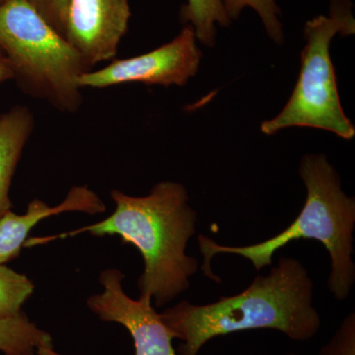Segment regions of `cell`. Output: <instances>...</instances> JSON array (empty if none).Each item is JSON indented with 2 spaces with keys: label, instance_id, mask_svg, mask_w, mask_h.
I'll list each match as a JSON object with an SVG mask.
<instances>
[{
  "label": "cell",
  "instance_id": "cell-1",
  "mask_svg": "<svg viewBox=\"0 0 355 355\" xmlns=\"http://www.w3.org/2000/svg\"><path fill=\"white\" fill-rule=\"evenodd\" d=\"M313 293L314 284L305 266L284 257L241 293L207 305L182 301L160 316L182 342L178 355H198L217 336L263 329L282 331L294 342H308L322 326Z\"/></svg>",
  "mask_w": 355,
  "mask_h": 355
},
{
  "label": "cell",
  "instance_id": "cell-2",
  "mask_svg": "<svg viewBox=\"0 0 355 355\" xmlns=\"http://www.w3.org/2000/svg\"><path fill=\"white\" fill-rule=\"evenodd\" d=\"M116 202L112 216L83 230L91 235L120 236L123 244L139 250L144 270L139 288L162 307L181 295L197 273V259L186 253L189 240L196 234L197 212L189 205L188 191L176 182H161L146 197H132L112 191Z\"/></svg>",
  "mask_w": 355,
  "mask_h": 355
},
{
  "label": "cell",
  "instance_id": "cell-3",
  "mask_svg": "<svg viewBox=\"0 0 355 355\" xmlns=\"http://www.w3.org/2000/svg\"><path fill=\"white\" fill-rule=\"evenodd\" d=\"M299 174L307 198L295 220L279 234L249 246L232 247L217 244L205 235L198 237L203 256L202 270L205 277L221 284L211 270L212 258L217 254L241 256L253 263L257 270L272 266L273 254L292 241L316 240L330 254L331 270L329 288L338 301L349 297L355 282L354 230L355 200L345 195L338 172L324 154H308L302 158Z\"/></svg>",
  "mask_w": 355,
  "mask_h": 355
},
{
  "label": "cell",
  "instance_id": "cell-4",
  "mask_svg": "<svg viewBox=\"0 0 355 355\" xmlns=\"http://www.w3.org/2000/svg\"><path fill=\"white\" fill-rule=\"evenodd\" d=\"M0 51L25 94L64 113L81 108L78 79L92 69L27 0L0 4Z\"/></svg>",
  "mask_w": 355,
  "mask_h": 355
},
{
  "label": "cell",
  "instance_id": "cell-5",
  "mask_svg": "<svg viewBox=\"0 0 355 355\" xmlns=\"http://www.w3.org/2000/svg\"><path fill=\"white\" fill-rule=\"evenodd\" d=\"M352 8L350 0H331L329 16L307 21L297 83L282 112L261 123V132L272 135L284 128H313L343 139H354V125L340 104L330 55L331 42L336 34L345 37L355 33Z\"/></svg>",
  "mask_w": 355,
  "mask_h": 355
},
{
  "label": "cell",
  "instance_id": "cell-6",
  "mask_svg": "<svg viewBox=\"0 0 355 355\" xmlns=\"http://www.w3.org/2000/svg\"><path fill=\"white\" fill-rule=\"evenodd\" d=\"M197 41L193 28L186 25L171 42L156 50L85 72L79 77V86L103 89L132 83L184 86L200 69L202 53Z\"/></svg>",
  "mask_w": 355,
  "mask_h": 355
},
{
  "label": "cell",
  "instance_id": "cell-7",
  "mask_svg": "<svg viewBox=\"0 0 355 355\" xmlns=\"http://www.w3.org/2000/svg\"><path fill=\"white\" fill-rule=\"evenodd\" d=\"M125 275L116 268L102 272L104 291L88 299L89 308L100 319L125 327L132 336L135 355H178L173 347L174 334L153 306L149 295L128 297L123 289Z\"/></svg>",
  "mask_w": 355,
  "mask_h": 355
},
{
  "label": "cell",
  "instance_id": "cell-8",
  "mask_svg": "<svg viewBox=\"0 0 355 355\" xmlns=\"http://www.w3.org/2000/svg\"><path fill=\"white\" fill-rule=\"evenodd\" d=\"M130 16V0H67L64 39L92 69L116 57Z\"/></svg>",
  "mask_w": 355,
  "mask_h": 355
},
{
  "label": "cell",
  "instance_id": "cell-9",
  "mask_svg": "<svg viewBox=\"0 0 355 355\" xmlns=\"http://www.w3.org/2000/svg\"><path fill=\"white\" fill-rule=\"evenodd\" d=\"M105 210L104 203L87 187L72 188L64 202L55 207H49L42 200H34L29 203L27 212L22 216L9 210L0 218V265L19 256L32 229L46 217L65 211L97 214Z\"/></svg>",
  "mask_w": 355,
  "mask_h": 355
},
{
  "label": "cell",
  "instance_id": "cell-10",
  "mask_svg": "<svg viewBox=\"0 0 355 355\" xmlns=\"http://www.w3.org/2000/svg\"><path fill=\"white\" fill-rule=\"evenodd\" d=\"M34 123L32 112L25 106L13 107L0 116V218L11 210V182Z\"/></svg>",
  "mask_w": 355,
  "mask_h": 355
},
{
  "label": "cell",
  "instance_id": "cell-11",
  "mask_svg": "<svg viewBox=\"0 0 355 355\" xmlns=\"http://www.w3.org/2000/svg\"><path fill=\"white\" fill-rule=\"evenodd\" d=\"M53 349L50 334L32 323L24 313L0 318V352L6 355H43Z\"/></svg>",
  "mask_w": 355,
  "mask_h": 355
},
{
  "label": "cell",
  "instance_id": "cell-12",
  "mask_svg": "<svg viewBox=\"0 0 355 355\" xmlns=\"http://www.w3.org/2000/svg\"><path fill=\"white\" fill-rule=\"evenodd\" d=\"M182 22L190 25L198 41L205 46H214L216 41V25L231 24L223 0H187L180 12Z\"/></svg>",
  "mask_w": 355,
  "mask_h": 355
},
{
  "label": "cell",
  "instance_id": "cell-13",
  "mask_svg": "<svg viewBox=\"0 0 355 355\" xmlns=\"http://www.w3.org/2000/svg\"><path fill=\"white\" fill-rule=\"evenodd\" d=\"M33 291L34 284L26 275L0 265V318L19 314Z\"/></svg>",
  "mask_w": 355,
  "mask_h": 355
},
{
  "label": "cell",
  "instance_id": "cell-14",
  "mask_svg": "<svg viewBox=\"0 0 355 355\" xmlns=\"http://www.w3.org/2000/svg\"><path fill=\"white\" fill-rule=\"evenodd\" d=\"M224 8L231 21L238 19L245 8L253 9L260 16L266 34L277 44L284 42V27L279 7L275 0H223Z\"/></svg>",
  "mask_w": 355,
  "mask_h": 355
},
{
  "label": "cell",
  "instance_id": "cell-15",
  "mask_svg": "<svg viewBox=\"0 0 355 355\" xmlns=\"http://www.w3.org/2000/svg\"><path fill=\"white\" fill-rule=\"evenodd\" d=\"M317 355H355V315L343 319L333 336Z\"/></svg>",
  "mask_w": 355,
  "mask_h": 355
},
{
  "label": "cell",
  "instance_id": "cell-16",
  "mask_svg": "<svg viewBox=\"0 0 355 355\" xmlns=\"http://www.w3.org/2000/svg\"><path fill=\"white\" fill-rule=\"evenodd\" d=\"M49 23L64 38L65 13L67 0H27Z\"/></svg>",
  "mask_w": 355,
  "mask_h": 355
},
{
  "label": "cell",
  "instance_id": "cell-17",
  "mask_svg": "<svg viewBox=\"0 0 355 355\" xmlns=\"http://www.w3.org/2000/svg\"><path fill=\"white\" fill-rule=\"evenodd\" d=\"M9 80H13L12 70L10 69L6 55L0 51V85Z\"/></svg>",
  "mask_w": 355,
  "mask_h": 355
},
{
  "label": "cell",
  "instance_id": "cell-18",
  "mask_svg": "<svg viewBox=\"0 0 355 355\" xmlns=\"http://www.w3.org/2000/svg\"><path fill=\"white\" fill-rule=\"evenodd\" d=\"M7 1V0H0V4L3 3V2Z\"/></svg>",
  "mask_w": 355,
  "mask_h": 355
},
{
  "label": "cell",
  "instance_id": "cell-19",
  "mask_svg": "<svg viewBox=\"0 0 355 355\" xmlns=\"http://www.w3.org/2000/svg\"><path fill=\"white\" fill-rule=\"evenodd\" d=\"M286 355H295L294 354H286Z\"/></svg>",
  "mask_w": 355,
  "mask_h": 355
}]
</instances>
